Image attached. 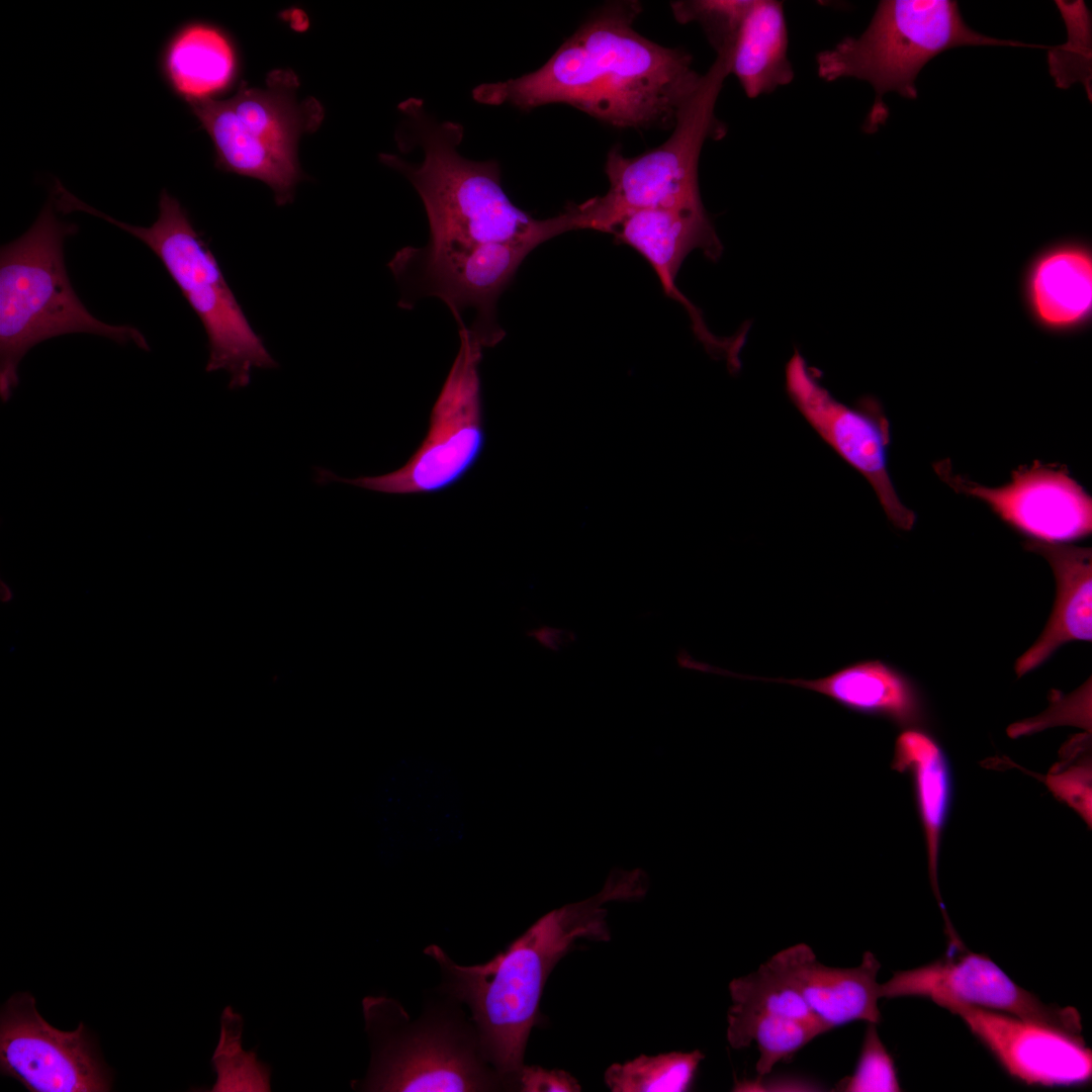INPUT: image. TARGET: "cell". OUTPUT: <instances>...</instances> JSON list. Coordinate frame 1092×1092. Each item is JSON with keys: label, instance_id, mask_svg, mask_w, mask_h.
I'll return each instance as SVG.
<instances>
[{"label": "cell", "instance_id": "6da1fadb", "mask_svg": "<svg viewBox=\"0 0 1092 1092\" xmlns=\"http://www.w3.org/2000/svg\"><path fill=\"white\" fill-rule=\"evenodd\" d=\"M638 4L606 7L586 20L539 69L475 87V101L531 110L570 105L620 128H670L702 75L691 56L638 33Z\"/></svg>", "mask_w": 1092, "mask_h": 1092}, {"label": "cell", "instance_id": "7a4b0ae2", "mask_svg": "<svg viewBox=\"0 0 1092 1092\" xmlns=\"http://www.w3.org/2000/svg\"><path fill=\"white\" fill-rule=\"evenodd\" d=\"M646 890L642 871H614L601 892L541 917L484 964L458 965L436 944L425 948L441 971L439 992L468 1005L482 1052L504 1079L506 1091L517 1090L527 1041L554 967L578 939H610L605 904L641 898Z\"/></svg>", "mask_w": 1092, "mask_h": 1092}, {"label": "cell", "instance_id": "3957f363", "mask_svg": "<svg viewBox=\"0 0 1092 1092\" xmlns=\"http://www.w3.org/2000/svg\"><path fill=\"white\" fill-rule=\"evenodd\" d=\"M406 134L399 145H420L424 158L411 163L381 154L379 160L402 174L420 195L429 223L428 244L472 248L496 243L528 244L535 248L570 231H577L575 205L550 218L538 219L515 205L502 186L499 164L473 161L457 150L463 139L460 123L439 121L418 98L399 104Z\"/></svg>", "mask_w": 1092, "mask_h": 1092}, {"label": "cell", "instance_id": "277c9868", "mask_svg": "<svg viewBox=\"0 0 1092 1092\" xmlns=\"http://www.w3.org/2000/svg\"><path fill=\"white\" fill-rule=\"evenodd\" d=\"M50 200L33 224L0 250V397L6 402L19 384L23 357L42 341L86 333L119 345L151 350L145 336L128 325L95 317L76 294L65 265V240L77 225L59 219Z\"/></svg>", "mask_w": 1092, "mask_h": 1092}, {"label": "cell", "instance_id": "5b68a950", "mask_svg": "<svg viewBox=\"0 0 1092 1092\" xmlns=\"http://www.w3.org/2000/svg\"><path fill=\"white\" fill-rule=\"evenodd\" d=\"M459 1004L441 993L413 1020L392 998L365 997L371 1060L364 1079L352 1087L377 1092L506 1091L504 1079L482 1052L474 1023Z\"/></svg>", "mask_w": 1092, "mask_h": 1092}, {"label": "cell", "instance_id": "8992f818", "mask_svg": "<svg viewBox=\"0 0 1092 1092\" xmlns=\"http://www.w3.org/2000/svg\"><path fill=\"white\" fill-rule=\"evenodd\" d=\"M54 201L57 210L64 213L83 211L116 225L156 254L203 325L207 372L226 371L229 387L235 389L250 383L253 368L278 367L251 327L213 253L178 199L167 190L160 193L158 217L150 226L119 221L77 198L63 185L56 189Z\"/></svg>", "mask_w": 1092, "mask_h": 1092}, {"label": "cell", "instance_id": "52a82bcc", "mask_svg": "<svg viewBox=\"0 0 1092 1092\" xmlns=\"http://www.w3.org/2000/svg\"><path fill=\"white\" fill-rule=\"evenodd\" d=\"M966 46L1044 48L974 30L963 19L956 1L884 0L859 36L844 37L833 49L817 55V73L827 82L856 78L873 86L876 98L863 128L874 132L888 117L885 94L896 92L915 99V82L923 67L942 52Z\"/></svg>", "mask_w": 1092, "mask_h": 1092}, {"label": "cell", "instance_id": "ba28073f", "mask_svg": "<svg viewBox=\"0 0 1092 1092\" xmlns=\"http://www.w3.org/2000/svg\"><path fill=\"white\" fill-rule=\"evenodd\" d=\"M298 87L291 70H275L265 87L242 83L228 99L188 104L213 144L216 167L264 182L278 205L292 201L302 177L299 138L315 130L324 117L317 100H298Z\"/></svg>", "mask_w": 1092, "mask_h": 1092}, {"label": "cell", "instance_id": "9c48e42d", "mask_svg": "<svg viewBox=\"0 0 1092 1092\" xmlns=\"http://www.w3.org/2000/svg\"><path fill=\"white\" fill-rule=\"evenodd\" d=\"M734 42L717 57L681 107L673 131L659 147L637 157L612 149L606 161L610 186L605 195L577 204L580 230L607 233L627 213L702 203L698 184L700 154L707 139L719 140L724 125L715 115L717 98L731 73Z\"/></svg>", "mask_w": 1092, "mask_h": 1092}, {"label": "cell", "instance_id": "30bf717a", "mask_svg": "<svg viewBox=\"0 0 1092 1092\" xmlns=\"http://www.w3.org/2000/svg\"><path fill=\"white\" fill-rule=\"evenodd\" d=\"M460 345L435 401L425 440L400 468L377 476L342 478L317 468L316 481H340L389 494L432 493L460 481L485 445L479 364L483 345L458 323Z\"/></svg>", "mask_w": 1092, "mask_h": 1092}, {"label": "cell", "instance_id": "8fae6325", "mask_svg": "<svg viewBox=\"0 0 1092 1092\" xmlns=\"http://www.w3.org/2000/svg\"><path fill=\"white\" fill-rule=\"evenodd\" d=\"M535 248L528 244L496 243L472 248L404 247L389 262L402 288L399 305L412 308L423 297H437L456 322L466 309L473 312L470 334L484 348L498 344L505 331L497 321V301Z\"/></svg>", "mask_w": 1092, "mask_h": 1092}, {"label": "cell", "instance_id": "7c38bea8", "mask_svg": "<svg viewBox=\"0 0 1092 1092\" xmlns=\"http://www.w3.org/2000/svg\"><path fill=\"white\" fill-rule=\"evenodd\" d=\"M785 388L818 436L871 484L892 525L912 530L916 515L900 499L888 469L891 429L881 402L873 396L853 405L838 400L798 350L786 364Z\"/></svg>", "mask_w": 1092, "mask_h": 1092}, {"label": "cell", "instance_id": "4fadbf2b", "mask_svg": "<svg viewBox=\"0 0 1092 1092\" xmlns=\"http://www.w3.org/2000/svg\"><path fill=\"white\" fill-rule=\"evenodd\" d=\"M0 1070L32 1092L108 1091L112 1082L83 1022L72 1031L54 1027L28 992L2 1007Z\"/></svg>", "mask_w": 1092, "mask_h": 1092}, {"label": "cell", "instance_id": "5bb4252c", "mask_svg": "<svg viewBox=\"0 0 1092 1092\" xmlns=\"http://www.w3.org/2000/svg\"><path fill=\"white\" fill-rule=\"evenodd\" d=\"M934 470L953 490L983 502L1030 540L1070 543L1091 534L1092 498L1064 465L1035 460L1013 470L999 487L954 473L948 460L935 463Z\"/></svg>", "mask_w": 1092, "mask_h": 1092}, {"label": "cell", "instance_id": "9a60e30c", "mask_svg": "<svg viewBox=\"0 0 1092 1092\" xmlns=\"http://www.w3.org/2000/svg\"><path fill=\"white\" fill-rule=\"evenodd\" d=\"M915 969L897 971L880 984L882 998L922 997L940 1007L962 1002L1080 1034L1074 1007L1045 1004L1013 982L990 958L966 948Z\"/></svg>", "mask_w": 1092, "mask_h": 1092}, {"label": "cell", "instance_id": "2e32d148", "mask_svg": "<svg viewBox=\"0 0 1092 1092\" xmlns=\"http://www.w3.org/2000/svg\"><path fill=\"white\" fill-rule=\"evenodd\" d=\"M1002 1068L1027 1085L1077 1086L1092 1077V1053L1080 1034L1006 1013L948 1002Z\"/></svg>", "mask_w": 1092, "mask_h": 1092}, {"label": "cell", "instance_id": "e0dca14e", "mask_svg": "<svg viewBox=\"0 0 1092 1092\" xmlns=\"http://www.w3.org/2000/svg\"><path fill=\"white\" fill-rule=\"evenodd\" d=\"M729 992L728 1042L736 1050L756 1044L759 1057L755 1070L760 1077L829 1031L798 990L767 961L756 971L733 979Z\"/></svg>", "mask_w": 1092, "mask_h": 1092}, {"label": "cell", "instance_id": "ac0fdd59", "mask_svg": "<svg viewBox=\"0 0 1092 1092\" xmlns=\"http://www.w3.org/2000/svg\"><path fill=\"white\" fill-rule=\"evenodd\" d=\"M607 233L632 247L651 265L665 294L687 309L697 338L709 352L722 356L729 340L708 330L700 311L674 283L682 261L693 250H702L712 260L721 255V242L703 203L636 210L616 220Z\"/></svg>", "mask_w": 1092, "mask_h": 1092}, {"label": "cell", "instance_id": "d6986e66", "mask_svg": "<svg viewBox=\"0 0 1092 1092\" xmlns=\"http://www.w3.org/2000/svg\"><path fill=\"white\" fill-rule=\"evenodd\" d=\"M767 962L798 990L829 1031L856 1020L876 1024L881 1021L877 981L881 964L871 951L862 954L856 967H829L801 942L777 952Z\"/></svg>", "mask_w": 1092, "mask_h": 1092}, {"label": "cell", "instance_id": "ffe728a7", "mask_svg": "<svg viewBox=\"0 0 1092 1092\" xmlns=\"http://www.w3.org/2000/svg\"><path fill=\"white\" fill-rule=\"evenodd\" d=\"M734 678L784 684L828 698L858 715L911 728L925 718L921 693L903 671L880 659L859 660L817 678L762 677L735 672Z\"/></svg>", "mask_w": 1092, "mask_h": 1092}, {"label": "cell", "instance_id": "44dd1931", "mask_svg": "<svg viewBox=\"0 0 1092 1092\" xmlns=\"http://www.w3.org/2000/svg\"><path fill=\"white\" fill-rule=\"evenodd\" d=\"M1024 548L1042 556L1056 579V601L1038 639L1015 663L1018 677L1042 664L1062 645L1092 638V551L1070 543L1028 540Z\"/></svg>", "mask_w": 1092, "mask_h": 1092}, {"label": "cell", "instance_id": "7402d4cb", "mask_svg": "<svg viewBox=\"0 0 1092 1092\" xmlns=\"http://www.w3.org/2000/svg\"><path fill=\"white\" fill-rule=\"evenodd\" d=\"M1032 318L1048 331L1085 327L1092 313V255L1079 241L1059 243L1036 256L1024 277Z\"/></svg>", "mask_w": 1092, "mask_h": 1092}, {"label": "cell", "instance_id": "603a6c76", "mask_svg": "<svg viewBox=\"0 0 1092 1092\" xmlns=\"http://www.w3.org/2000/svg\"><path fill=\"white\" fill-rule=\"evenodd\" d=\"M891 766L895 771L911 777L918 815L924 829L930 882L942 909L946 933L951 934L954 929L944 910L937 883L940 841L952 797V779L947 757L932 736L917 727H911L898 735Z\"/></svg>", "mask_w": 1092, "mask_h": 1092}, {"label": "cell", "instance_id": "cb8c5ba5", "mask_svg": "<svg viewBox=\"0 0 1092 1092\" xmlns=\"http://www.w3.org/2000/svg\"><path fill=\"white\" fill-rule=\"evenodd\" d=\"M236 67L229 37L218 27L204 22L178 28L159 57L165 83L188 104L214 99L233 82Z\"/></svg>", "mask_w": 1092, "mask_h": 1092}, {"label": "cell", "instance_id": "d4e9b609", "mask_svg": "<svg viewBox=\"0 0 1092 1092\" xmlns=\"http://www.w3.org/2000/svg\"><path fill=\"white\" fill-rule=\"evenodd\" d=\"M731 73L749 98L792 82L794 71L788 58L782 2L751 0L736 33Z\"/></svg>", "mask_w": 1092, "mask_h": 1092}, {"label": "cell", "instance_id": "484cf974", "mask_svg": "<svg viewBox=\"0 0 1092 1092\" xmlns=\"http://www.w3.org/2000/svg\"><path fill=\"white\" fill-rule=\"evenodd\" d=\"M704 1058L699 1050L641 1055L610 1066L605 1082L613 1092H682L690 1088Z\"/></svg>", "mask_w": 1092, "mask_h": 1092}, {"label": "cell", "instance_id": "4316f807", "mask_svg": "<svg viewBox=\"0 0 1092 1092\" xmlns=\"http://www.w3.org/2000/svg\"><path fill=\"white\" fill-rule=\"evenodd\" d=\"M243 1019L229 1006L221 1015L220 1038L212 1057L217 1081L210 1091H270V1068L242 1049Z\"/></svg>", "mask_w": 1092, "mask_h": 1092}, {"label": "cell", "instance_id": "83f0119b", "mask_svg": "<svg viewBox=\"0 0 1092 1092\" xmlns=\"http://www.w3.org/2000/svg\"><path fill=\"white\" fill-rule=\"evenodd\" d=\"M876 1025L868 1022L856 1067L850 1076L837 1083V1091H901L894 1060L881 1040Z\"/></svg>", "mask_w": 1092, "mask_h": 1092}, {"label": "cell", "instance_id": "f1b7e54d", "mask_svg": "<svg viewBox=\"0 0 1092 1092\" xmlns=\"http://www.w3.org/2000/svg\"><path fill=\"white\" fill-rule=\"evenodd\" d=\"M750 4L751 0L685 1L672 3L671 7L679 22H700L710 42L718 50L735 40Z\"/></svg>", "mask_w": 1092, "mask_h": 1092}, {"label": "cell", "instance_id": "f546056e", "mask_svg": "<svg viewBox=\"0 0 1092 1092\" xmlns=\"http://www.w3.org/2000/svg\"><path fill=\"white\" fill-rule=\"evenodd\" d=\"M1090 774V768L1085 762L1071 766L1062 772H1054L1048 781L1054 794L1080 812L1089 822L1091 821Z\"/></svg>", "mask_w": 1092, "mask_h": 1092}, {"label": "cell", "instance_id": "4dcf8cb0", "mask_svg": "<svg viewBox=\"0 0 1092 1092\" xmlns=\"http://www.w3.org/2000/svg\"><path fill=\"white\" fill-rule=\"evenodd\" d=\"M581 1090L577 1080L569 1073L539 1066L524 1065L517 1082V1091L522 1092H578Z\"/></svg>", "mask_w": 1092, "mask_h": 1092}, {"label": "cell", "instance_id": "1f68e13d", "mask_svg": "<svg viewBox=\"0 0 1092 1092\" xmlns=\"http://www.w3.org/2000/svg\"><path fill=\"white\" fill-rule=\"evenodd\" d=\"M527 635L533 638L543 648L552 652H558L561 649L572 645L577 639L576 634L569 629L556 628L547 625L528 630Z\"/></svg>", "mask_w": 1092, "mask_h": 1092}, {"label": "cell", "instance_id": "d6a6232c", "mask_svg": "<svg viewBox=\"0 0 1092 1092\" xmlns=\"http://www.w3.org/2000/svg\"><path fill=\"white\" fill-rule=\"evenodd\" d=\"M14 599V593L6 581H0V601L4 604L10 603Z\"/></svg>", "mask_w": 1092, "mask_h": 1092}]
</instances>
